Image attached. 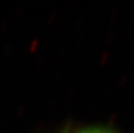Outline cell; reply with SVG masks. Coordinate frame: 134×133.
<instances>
[{"mask_svg":"<svg viewBox=\"0 0 134 133\" xmlns=\"http://www.w3.org/2000/svg\"><path fill=\"white\" fill-rule=\"evenodd\" d=\"M78 133H116L113 130L104 128H90L83 129Z\"/></svg>","mask_w":134,"mask_h":133,"instance_id":"cell-1","label":"cell"}]
</instances>
